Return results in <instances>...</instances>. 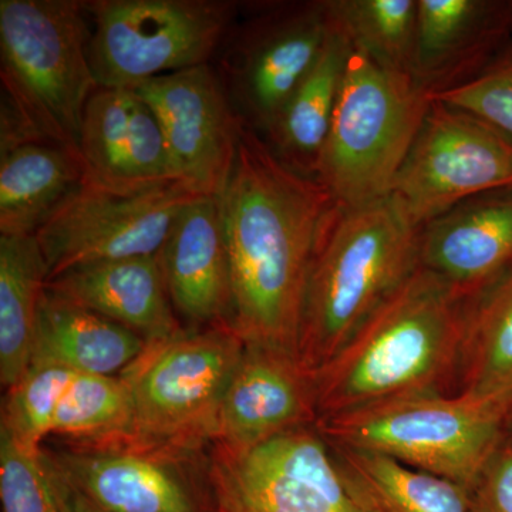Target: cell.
<instances>
[{"label": "cell", "mask_w": 512, "mask_h": 512, "mask_svg": "<svg viewBox=\"0 0 512 512\" xmlns=\"http://www.w3.org/2000/svg\"><path fill=\"white\" fill-rule=\"evenodd\" d=\"M353 47L377 66L412 76L419 0H329Z\"/></svg>", "instance_id": "27"}, {"label": "cell", "mask_w": 512, "mask_h": 512, "mask_svg": "<svg viewBox=\"0 0 512 512\" xmlns=\"http://www.w3.org/2000/svg\"><path fill=\"white\" fill-rule=\"evenodd\" d=\"M335 204L247 126L221 195L231 262L229 325L248 345L296 353L303 296L323 217Z\"/></svg>", "instance_id": "1"}, {"label": "cell", "mask_w": 512, "mask_h": 512, "mask_svg": "<svg viewBox=\"0 0 512 512\" xmlns=\"http://www.w3.org/2000/svg\"><path fill=\"white\" fill-rule=\"evenodd\" d=\"M245 342L231 325L181 330L147 342L121 379L138 440L194 454L214 440L218 412Z\"/></svg>", "instance_id": "7"}, {"label": "cell", "mask_w": 512, "mask_h": 512, "mask_svg": "<svg viewBox=\"0 0 512 512\" xmlns=\"http://www.w3.org/2000/svg\"><path fill=\"white\" fill-rule=\"evenodd\" d=\"M146 346V340L133 330L45 289L30 366L120 376Z\"/></svg>", "instance_id": "21"}, {"label": "cell", "mask_w": 512, "mask_h": 512, "mask_svg": "<svg viewBox=\"0 0 512 512\" xmlns=\"http://www.w3.org/2000/svg\"><path fill=\"white\" fill-rule=\"evenodd\" d=\"M419 265L467 301L512 271V187L476 195L421 227Z\"/></svg>", "instance_id": "17"}, {"label": "cell", "mask_w": 512, "mask_h": 512, "mask_svg": "<svg viewBox=\"0 0 512 512\" xmlns=\"http://www.w3.org/2000/svg\"><path fill=\"white\" fill-rule=\"evenodd\" d=\"M130 89L156 114L175 183L194 197H221L237 164L244 124L212 64L153 77Z\"/></svg>", "instance_id": "14"}, {"label": "cell", "mask_w": 512, "mask_h": 512, "mask_svg": "<svg viewBox=\"0 0 512 512\" xmlns=\"http://www.w3.org/2000/svg\"><path fill=\"white\" fill-rule=\"evenodd\" d=\"M512 424V409L453 393H417L326 417L330 446L393 458L471 490Z\"/></svg>", "instance_id": "5"}, {"label": "cell", "mask_w": 512, "mask_h": 512, "mask_svg": "<svg viewBox=\"0 0 512 512\" xmlns=\"http://www.w3.org/2000/svg\"><path fill=\"white\" fill-rule=\"evenodd\" d=\"M473 302L417 266L313 373L318 420L409 394L453 393Z\"/></svg>", "instance_id": "2"}, {"label": "cell", "mask_w": 512, "mask_h": 512, "mask_svg": "<svg viewBox=\"0 0 512 512\" xmlns=\"http://www.w3.org/2000/svg\"><path fill=\"white\" fill-rule=\"evenodd\" d=\"M157 256L171 303L192 329L229 325L231 262L221 197L188 202Z\"/></svg>", "instance_id": "19"}, {"label": "cell", "mask_w": 512, "mask_h": 512, "mask_svg": "<svg viewBox=\"0 0 512 512\" xmlns=\"http://www.w3.org/2000/svg\"><path fill=\"white\" fill-rule=\"evenodd\" d=\"M512 187V138L487 120L431 99L390 197L417 227L476 195Z\"/></svg>", "instance_id": "11"}, {"label": "cell", "mask_w": 512, "mask_h": 512, "mask_svg": "<svg viewBox=\"0 0 512 512\" xmlns=\"http://www.w3.org/2000/svg\"><path fill=\"white\" fill-rule=\"evenodd\" d=\"M215 507H217L215 508V512H229L227 510H224V508L218 507V505H215Z\"/></svg>", "instance_id": "33"}, {"label": "cell", "mask_w": 512, "mask_h": 512, "mask_svg": "<svg viewBox=\"0 0 512 512\" xmlns=\"http://www.w3.org/2000/svg\"><path fill=\"white\" fill-rule=\"evenodd\" d=\"M89 59L101 87L141 82L212 63L237 22L232 0H87Z\"/></svg>", "instance_id": "8"}, {"label": "cell", "mask_w": 512, "mask_h": 512, "mask_svg": "<svg viewBox=\"0 0 512 512\" xmlns=\"http://www.w3.org/2000/svg\"><path fill=\"white\" fill-rule=\"evenodd\" d=\"M64 477L107 512H215V500L191 473L192 453L130 434L66 441L47 451Z\"/></svg>", "instance_id": "13"}, {"label": "cell", "mask_w": 512, "mask_h": 512, "mask_svg": "<svg viewBox=\"0 0 512 512\" xmlns=\"http://www.w3.org/2000/svg\"><path fill=\"white\" fill-rule=\"evenodd\" d=\"M332 448L380 512H471L464 485L380 454Z\"/></svg>", "instance_id": "26"}, {"label": "cell", "mask_w": 512, "mask_h": 512, "mask_svg": "<svg viewBox=\"0 0 512 512\" xmlns=\"http://www.w3.org/2000/svg\"><path fill=\"white\" fill-rule=\"evenodd\" d=\"M512 0H419L412 77L433 97L473 82L511 45Z\"/></svg>", "instance_id": "18"}, {"label": "cell", "mask_w": 512, "mask_h": 512, "mask_svg": "<svg viewBox=\"0 0 512 512\" xmlns=\"http://www.w3.org/2000/svg\"><path fill=\"white\" fill-rule=\"evenodd\" d=\"M46 259L35 235H0V382L12 389L28 372L35 346Z\"/></svg>", "instance_id": "24"}, {"label": "cell", "mask_w": 512, "mask_h": 512, "mask_svg": "<svg viewBox=\"0 0 512 512\" xmlns=\"http://www.w3.org/2000/svg\"><path fill=\"white\" fill-rule=\"evenodd\" d=\"M131 397L120 376L70 370L60 387L50 423V437L90 441L128 434Z\"/></svg>", "instance_id": "28"}, {"label": "cell", "mask_w": 512, "mask_h": 512, "mask_svg": "<svg viewBox=\"0 0 512 512\" xmlns=\"http://www.w3.org/2000/svg\"><path fill=\"white\" fill-rule=\"evenodd\" d=\"M86 183L136 195L175 183L160 123L127 87H99L84 110L80 133Z\"/></svg>", "instance_id": "15"}, {"label": "cell", "mask_w": 512, "mask_h": 512, "mask_svg": "<svg viewBox=\"0 0 512 512\" xmlns=\"http://www.w3.org/2000/svg\"><path fill=\"white\" fill-rule=\"evenodd\" d=\"M312 376L288 350L245 343L215 426V447L247 451L288 431L315 426Z\"/></svg>", "instance_id": "16"}, {"label": "cell", "mask_w": 512, "mask_h": 512, "mask_svg": "<svg viewBox=\"0 0 512 512\" xmlns=\"http://www.w3.org/2000/svg\"><path fill=\"white\" fill-rule=\"evenodd\" d=\"M60 474H62V471H60ZM62 490L64 510H66V512H107L104 511L103 508H100L99 505L94 504L92 500H89L86 495L80 493L63 474Z\"/></svg>", "instance_id": "32"}, {"label": "cell", "mask_w": 512, "mask_h": 512, "mask_svg": "<svg viewBox=\"0 0 512 512\" xmlns=\"http://www.w3.org/2000/svg\"><path fill=\"white\" fill-rule=\"evenodd\" d=\"M453 394L512 409V271L471 303Z\"/></svg>", "instance_id": "25"}, {"label": "cell", "mask_w": 512, "mask_h": 512, "mask_svg": "<svg viewBox=\"0 0 512 512\" xmlns=\"http://www.w3.org/2000/svg\"><path fill=\"white\" fill-rule=\"evenodd\" d=\"M421 228L392 197L333 204L320 224L303 296L298 353L313 375L419 266Z\"/></svg>", "instance_id": "3"}, {"label": "cell", "mask_w": 512, "mask_h": 512, "mask_svg": "<svg viewBox=\"0 0 512 512\" xmlns=\"http://www.w3.org/2000/svg\"><path fill=\"white\" fill-rule=\"evenodd\" d=\"M84 181L82 158L52 141L0 153V235H35Z\"/></svg>", "instance_id": "23"}, {"label": "cell", "mask_w": 512, "mask_h": 512, "mask_svg": "<svg viewBox=\"0 0 512 512\" xmlns=\"http://www.w3.org/2000/svg\"><path fill=\"white\" fill-rule=\"evenodd\" d=\"M46 289L133 330L146 342L184 330L157 255L76 266L47 281Z\"/></svg>", "instance_id": "20"}, {"label": "cell", "mask_w": 512, "mask_h": 512, "mask_svg": "<svg viewBox=\"0 0 512 512\" xmlns=\"http://www.w3.org/2000/svg\"><path fill=\"white\" fill-rule=\"evenodd\" d=\"M208 474L229 512H380L315 426L247 451L214 447Z\"/></svg>", "instance_id": "10"}, {"label": "cell", "mask_w": 512, "mask_h": 512, "mask_svg": "<svg viewBox=\"0 0 512 512\" xmlns=\"http://www.w3.org/2000/svg\"><path fill=\"white\" fill-rule=\"evenodd\" d=\"M430 104L410 74L353 47L315 180L345 207L389 197Z\"/></svg>", "instance_id": "6"}, {"label": "cell", "mask_w": 512, "mask_h": 512, "mask_svg": "<svg viewBox=\"0 0 512 512\" xmlns=\"http://www.w3.org/2000/svg\"><path fill=\"white\" fill-rule=\"evenodd\" d=\"M330 5V2H329ZM311 70L279 113L265 141L275 156L296 173L316 177L353 45L336 19Z\"/></svg>", "instance_id": "22"}, {"label": "cell", "mask_w": 512, "mask_h": 512, "mask_svg": "<svg viewBox=\"0 0 512 512\" xmlns=\"http://www.w3.org/2000/svg\"><path fill=\"white\" fill-rule=\"evenodd\" d=\"M511 42H512V19H511Z\"/></svg>", "instance_id": "34"}, {"label": "cell", "mask_w": 512, "mask_h": 512, "mask_svg": "<svg viewBox=\"0 0 512 512\" xmlns=\"http://www.w3.org/2000/svg\"><path fill=\"white\" fill-rule=\"evenodd\" d=\"M471 512H512V424L470 490Z\"/></svg>", "instance_id": "31"}, {"label": "cell", "mask_w": 512, "mask_h": 512, "mask_svg": "<svg viewBox=\"0 0 512 512\" xmlns=\"http://www.w3.org/2000/svg\"><path fill=\"white\" fill-rule=\"evenodd\" d=\"M194 198L178 184L120 195L84 181L35 234L47 281L80 265L157 255Z\"/></svg>", "instance_id": "12"}, {"label": "cell", "mask_w": 512, "mask_h": 512, "mask_svg": "<svg viewBox=\"0 0 512 512\" xmlns=\"http://www.w3.org/2000/svg\"><path fill=\"white\" fill-rule=\"evenodd\" d=\"M0 501L3 512H66L62 474L45 448L0 433Z\"/></svg>", "instance_id": "29"}, {"label": "cell", "mask_w": 512, "mask_h": 512, "mask_svg": "<svg viewBox=\"0 0 512 512\" xmlns=\"http://www.w3.org/2000/svg\"><path fill=\"white\" fill-rule=\"evenodd\" d=\"M89 22L83 0H0L2 103L37 138L80 158L84 110L100 87Z\"/></svg>", "instance_id": "4"}, {"label": "cell", "mask_w": 512, "mask_h": 512, "mask_svg": "<svg viewBox=\"0 0 512 512\" xmlns=\"http://www.w3.org/2000/svg\"><path fill=\"white\" fill-rule=\"evenodd\" d=\"M212 67L239 120L259 136L318 59L329 35V0L242 3Z\"/></svg>", "instance_id": "9"}, {"label": "cell", "mask_w": 512, "mask_h": 512, "mask_svg": "<svg viewBox=\"0 0 512 512\" xmlns=\"http://www.w3.org/2000/svg\"><path fill=\"white\" fill-rule=\"evenodd\" d=\"M433 99L470 111L512 138V42L473 82Z\"/></svg>", "instance_id": "30"}]
</instances>
